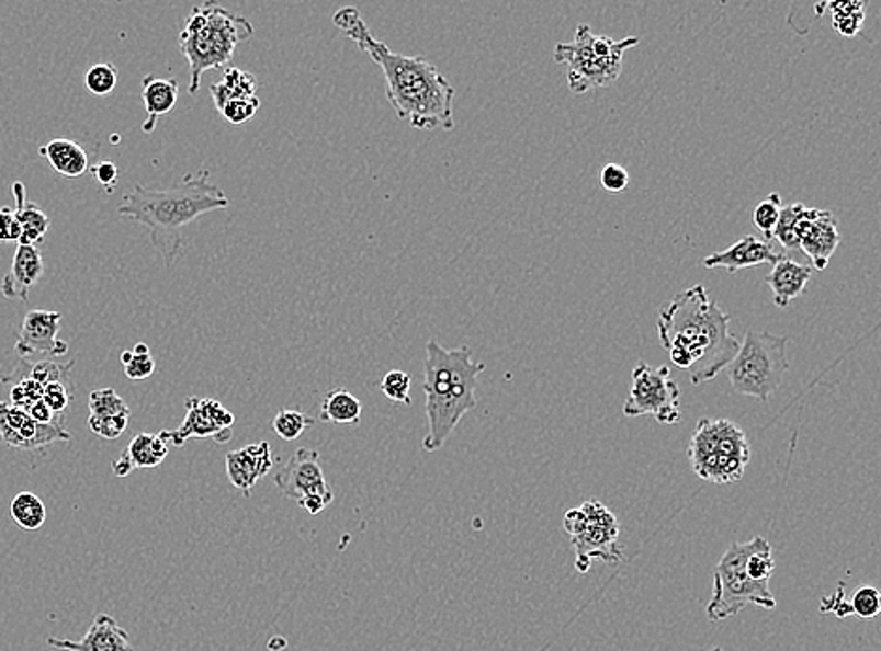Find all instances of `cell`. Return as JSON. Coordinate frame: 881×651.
Returning a JSON list of instances; mask_svg holds the SVG:
<instances>
[{
  "instance_id": "cell-1",
  "label": "cell",
  "mask_w": 881,
  "mask_h": 651,
  "mask_svg": "<svg viewBox=\"0 0 881 651\" xmlns=\"http://www.w3.org/2000/svg\"><path fill=\"white\" fill-rule=\"evenodd\" d=\"M334 23L340 33L352 39L384 72L385 96L398 121L418 130H453L455 89L437 66L425 57H408L389 49L374 38L358 8L337 10Z\"/></svg>"
},
{
  "instance_id": "cell-2",
  "label": "cell",
  "mask_w": 881,
  "mask_h": 651,
  "mask_svg": "<svg viewBox=\"0 0 881 651\" xmlns=\"http://www.w3.org/2000/svg\"><path fill=\"white\" fill-rule=\"evenodd\" d=\"M730 313L709 297L705 286L696 284L675 295L658 318V339L671 363L688 370L693 385L716 378L738 352V340L730 331Z\"/></svg>"
},
{
  "instance_id": "cell-3",
  "label": "cell",
  "mask_w": 881,
  "mask_h": 651,
  "mask_svg": "<svg viewBox=\"0 0 881 651\" xmlns=\"http://www.w3.org/2000/svg\"><path fill=\"white\" fill-rule=\"evenodd\" d=\"M228 207V196L211 181V171L202 170L184 176L170 189L155 190L136 184L123 197L117 213L149 229L153 247L170 267L183 252V229L200 216Z\"/></svg>"
},
{
  "instance_id": "cell-4",
  "label": "cell",
  "mask_w": 881,
  "mask_h": 651,
  "mask_svg": "<svg viewBox=\"0 0 881 651\" xmlns=\"http://www.w3.org/2000/svg\"><path fill=\"white\" fill-rule=\"evenodd\" d=\"M423 370L425 415L429 423L423 449L434 453L444 447L461 419L476 408L477 378L485 365L472 358L466 345L445 350L437 340H429Z\"/></svg>"
},
{
  "instance_id": "cell-5",
  "label": "cell",
  "mask_w": 881,
  "mask_h": 651,
  "mask_svg": "<svg viewBox=\"0 0 881 651\" xmlns=\"http://www.w3.org/2000/svg\"><path fill=\"white\" fill-rule=\"evenodd\" d=\"M255 34V26L247 18L203 2L192 8L179 33V49L189 60L190 94L200 91L203 73L218 70L234 59L237 46Z\"/></svg>"
},
{
  "instance_id": "cell-6",
  "label": "cell",
  "mask_w": 881,
  "mask_h": 651,
  "mask_svg": "<svg viewBox=\"0 0 881 651\" xmlns=\"http://www.w3.org/2000/svg\"><path fill=\"white\" fill-rule=\"evenodd\" d=\"M640 44L637 36L613 39L592 33L590 26L577 25L574 42L556 44L553 59L568 70V87L574 94L613 85L622 70L624 53Z\"/></svg>"
},
{
  "instance_id": "cell-7",
  "label": "cell",
  "mask_w": 881,
  "mask_h": 651,
  "mask_svg": "<svg viewBox=\"0 0 881 651\" xmlns=\"http://www.w3.org/2000/svg\"><path fill=\"white\" fill-rule=\"evenodd\" d=\"M788 342L790 336H777L769 331H746L737 355L725 366L733 391L769 402L780 389L783 374L791 368L786 353Z\"/></svg>"
},
{
  "instance_id": "cell-8",
  "label": "cell",
  "mask_w": 881,
  "mask_h": 651,
  "mask_svg": "<svg viewBox=\"0 0 881 651\" xmlns=\"http://www.w3.org/2000/svg\"><path fill=\"white\" fill-rule=\"evenodd\" d=\"M764 541V537H754L748 542H732V547L720 558L719 566L714 567L712 599L707 606V618L711 621L733 618L748 605L761 606L767 610L777 606L769 584L752 580L746 571V561Z\"/></svg>"
},
{
  "instance_id": "cell-9",
  "label": "cell",
  "mask_w": 881,
  "mask_h": 651,
  "mask_svg": "<svg viewBox=\"0 0 881 651\" xmlns=\"http://www.w3.org/2000/svg\"><path fill=\"white\" fill-rule=\"evenodd\" d=\"M688 450L698 477L720 484L741 481L750 462V443L730 419H701Z\"/></svg>"
},
{
  "instance_id": "cell-10",
  "label": "cell",
  "mask_w": 881,
  "mask_h": 651,
  "mask_svg": "<svg viewBox=\"0 0 881 651\" xmlns=\"http://www.w3.org/2000/svg\"><path fill=\"white\" fill-rule=\"evenodd\" d=\"M564 529L572 537L579 573H588L595 560L603 563L622 560L619 521L603 503L585 502L581 507L572 509L564 516Z\"/></svg>"
},
{
  "instance_id": "cell-11",
  "label": "cell",
  "mask_w": 881,
  "mask_h": 651,
  "mask_svg": "<svg viewBox=\"0 0 881 651\" xmlns=\"http://www.w3.org/2000/svg\"><path fill=\"white\" fill-rule=\"evenodd\" d=\"M622 413L626 418L653 415L658 423L675 424L680 421V391L671 378L669 366H653L640 363L632 372V391L624 402Z\"/></svg>"
},
{
  "instance_id": "cell-12",
  "label": "cell",
  "mask_w": 881,
  "mask_h": 651,
  "mask_svg": "<svg viewBox=\"0 0 881 651\" xmlns=\"http://www.w3.org/2000/svg\"><path fill=\"white\" fill-rule=\"evenodd\" d=\"M187 415L177 431H162L160 437L168 445L183 447L184 443L192 437H213L216 443H228L234 436V423L236 418L231 411L226 410L218 400L213 398H187L184 402Z\"/></svg>"
},
{
  "instance_id": "cell-13",
  "label": "cell",
  "mask_w": 881,
  "mask_h": 651,
  "mask_svg": "<svg viewBox=\"0 0 881 651\" xmlns=\"http://www.w3.org/2000/svg\"><path fill=\"white\" fill-rule=\"evenodd\" d=\"M0 439L12 449L38 450L55 442H70V432L66 431L63 419L39 424L26 411L0 400Z\"/></svg>"
},
{
  "instance_id": "cell-14",
  "label": "cell",
  "mask_w": 881,
  "mask_h": 651,
  "mask_svg": "<svg viewBox=\"0 0 881 651\" xmlns=\"http://www.w3.org/2000/svg\"><path fill=\"white\" fill-rule=\"evenodd\" d=\"M274 484L282 494L295 502H300L308 495H321V498L334 500V490L329 489V484H327L318 450H295L290 462L274 476Z\"/></svg>"
},
{
  "instance_id": "cell-15",
  "label": "cell",
  "mask_w": 881,
  "mask_h": 651,
  "mask_svg": "<svg viewBox=\"0 0 881 651\" xmlns=\"http://www.w3.org/2000/svg\"><path fill=\"white\" fill-rule=\"evenodd\" d=\"M63 316L59 312L49 310H31L26 312L23 326H21L15 353L21 361H26L33 355H44V357H63L68 353V342L57 339Z\"/></svg>"
},
{
  "instance_id": "cell-16",
  "label": "cell",
  "mask_w": 881,
  "mask_h": 651,
  "mask_svg": "<svg viewBox=\"0 0 881 651\" xmlns=\"http://www.w3.org/2000/svg\"><path fill=\"white\" fill-rule=\"evenodd\" d=\"M838 244H840V233L833 213L806 207L803 218L799 221V250L809 255L816 271H823L829 265Z\"/></svg>"
},
{
  "instance_id": "cell-17",
  "label": "cell",
  "mask_w": 881,
  "mask_h": 651,
  "mask_svg": "<svg viewBox=\"0 0 881 651\" xmlns=\"http://www.w3.org/2000/svg\"><path fill=\"white\" fill-rule=\"evenodd\" d=\"M271 469H273V456L268 442L256 443L226 455V473L229 482L247 498H250L258 481L268 476Z\"/></svg>"
},
{
  "instance_id": "cell-18",
  "label": "cell",
  "mask_w": 881,
  "mask_h": 651,
  "mask_svg": "<svg viewBox=\"0 0 881 651\" xmlns=\"http://www.w3.org/2000/svg\"><path fill=\"white\" fill-rule=\"evenodd\" d=\"M47 646L66 651H136L128 632L110 614H99L81 640L49 637Z\"/></svg>"
},
{
  "instance_id": "cell-19",
  "label": "cell",
  "mask_w": 881,
  "mask_h": 651,
  "mask_svg": "<svg viewBox=\"0 0 881 651\" xmlns=\"http://www.w3.org/2000/svg\"><path fill=\"white\" fill-rule=\"evenodd\" d=\"M782 254H777L770 242L757 239L754 235H746L738 239L735 244L724 250L714 252L703 261L707 269H725L727 273H738L741 269L756 267L765 263H777Z\"/></svg>"
},
{
  "instance_id": "cell-20",
  "label": "cell",
  "mask_w": 881,
  "mask_h": 651,
  "mask_svg": "<svg viewBox=\"0 0 881 651\" xmlns=\"http://www.w3.org/2000/svg\"><path fill=\"white\" fill-rule=\"evenodd\" d=\"M44 260L38 247H18L10 273L2 278L0 292L8 300L29 299V289L42 278Z\"/></svg>"
},
{
  "instance_id": "cell-21",
  "label": "cell",
  "mask_w": 881,
  "mask_h": 651,
  "mask_svg": "<svg viewBox=\"0 0 881 651\" xmlns=\"http://www.w3.org/2000/svg\"><path fill=\"white\" fill-rule=\"evenodd\" d=\"M812 273L814 271L809 265L797 263L795 260L782 255L772 265V271L765 278V284L772 292L775 305L778 308L790 307L791 300H795L799 295L804 294V289H806L810 278H812Z\"/></svg>"
},
{
  "instance_id": "cell-22",
  "label": "cell",
  "mask_w": 881,
  "mask_h": 651,
  "mask_svg": "<svg viewBox=\"0 0 881 651\" xmlns=\"http://www.w3.org/2000/svg\"><path fill=\"white\" fill-rule=\"evenodd\" d=\"M177 99H179V81L173 78H157V76H145L142 83V100H144L147 121L142 130L144 134H153L157 128L158 118L168 115L176 110Z\"/></svg>"
},
{
  "instance_id": "cell-23",
  "label": "cell",
  "mask_w": 881,
  "mask_h": 651,
  "mask_svg": "<svg viewBox=\"0 0 881 651\" xmlns=\"http://www.w3.org/2000/svg\"><path fill=\"white\" fill-rule=\"evenodd\" d=\"M12 192L15 196L13 216L21 226V239L18 247H38L39 242L44 241L52 220L36 203L26 202L25 184L20 181L13 183Z\"/></svg>"
},
{
  "instance_id": "cell-24",
  "label": "cell",
  "mask_w": 881,
  "mask_h": 651,
  "mask_svg": "<svg viewBox=\"0 0 881 651\" xmlns=\"http://www.w3.org/2000/svg\"><path fill=\"white\" fill-rule=\"evenodd\" d=\"M39 155L47 158L53 170L66 179H79L89 171L86 149L72 139H53L44 147H39Z\"/></svg>"
},
{
  "instance_id": "cell-25",
  "label": "cell",
  "mask_w": 881,
  "mask_h": 651,
  "mask_svg": "<svg viewBox=\"0 0 881 651\" xmlns=\"http://www.w3.org/2000/svg\"><path fill=\"white\" fill-rule=\"evenodd\" d=\"M256 91H258V79L252 73L245 72L241 68H228L224 72L223 81L211 85V99L216 111H221L231 100L256 96Z\"/></svg>"
},
{
  "instance_id": "cell-26",
  "label": "cell",
  "mask_w": 881,
  "mask_h": 651,
  "mask_svg": "<svg viewBox=\"0 0 881 651\" xmlns=\"http://www.w3.org/2000/svg\"><path fill=\"white\" fill-rule=\"evenodd\" d=\"M361 402L347 389H334L327 392L320 406L321 423L358 424L361 421Z\"/></svg>"
},
{
  "instance_id": "cell-27",
  "label": "cell",
  "mask_w": 881,
  "mask_h": 651,
  "mask_svg": "<svg viewBox=\"0 0 881 651\" xmlns=\"http://www.w3.org/2000/svg\"><path fill=\"white\" fill-rule=\"evenodd\" d=\"M168 450L170 445L163 442L160 434H137L128 445L126 455L134 468H157L166 460Z\"/></svg>"
},
{
  "instance_id": "cell-28",
  "label": "cell",
  "mask_w": 881,
  "mask_h": 651,
  "mask_svg": "<svg viewBox=\"0 0 881 651\" xmlns=\"http://www.w3.org/2000/svg\"><path fill=\"white\" fill-rule=\"evenodd\" d=\"M10 513H12L13 522L25 532L42 528L47 518L46 505L33 492H20V494L13 495Z\"/></svg>"
},
{
  "instance_id": "cell-29",
  "label": "cell",
  "mask_w": 881,
  "mask_h": 651,
  "mask_svg": "<svg viewBox=\"0 0 881 651\" xmlns=\"http://www.w3.org/2000/svg\"><path fill=\"white\" fill-rule=\"evenodd\" d=\"M804 210L806 207L803 203L782 207L772 241L780 242L786 250H799V221L803 218Z\"/></svg>"
},
{
  "instance_id": "cell-30",
  "label": "cell",
  "mask_w": 881,
  "mask_h": 651,
  "mask_svg": "<svg viewBox=\"0 0 881 651\" xmlns=\"http://www.w3.org/2000/svg\"><path fill=\"white\" fill-rule=\"evenodd\" d=\"M833 26L843 36H856L865 23V2H833Z\"/></svg>"
},
{
  "instance_id": "cell-31",
  "label": "cell",
  "mask_w": 881,
  "mask_h": 651,
  "mask_svg": "<svg viewBox=\"0 0 881 651\" xmlns=\"http://www.w3.org/2000/svg\"><path fill=\"white\" fill-rule=\"evenodd\" d=\"M72 368L74 361L60 363V361L46 358V361L34 363V365L29 368V372H26V376L34 379V381L42 385V387L52 384H63L74 389L72 379H70V370H72Z\"/></svg>"
},
{
  "instance_id": "cell-32",
  "label": "cell",
  "mask_w": 881,
  "mask_h": 651,
  "mask_svg": "<svg viewBox=\"0 0 881 651\" xmlns=\"http://www.w3.org/2000/svg\"><path fill=\"white\" fill-rule=\"evenodd\" d=\"M89 415L92 418L128 415L131 418V408L113 389H97L89 395Z\"/></svg>"
},
{
  "instance_id": "cell-33",
  "label": "cell",
  "mask_w": 881,
  "mask_h": 651,
  "mask_svg": "<svg viewBox=\"0 0 881 651\" xmlns=\"http://www.w3.org/2000/svg\"><path fill=\"white\" fill-rule=\"evenodd\" d=\"M782 207V197L778 196L777 192L769 194V197L764 202L757 203L752 220H754V226L764 235V241H772V235H775V228H777L778 220H780Z\"/></svg>"
},
{
  "instance_id": "cell-34",
  "label": "cell",
  "mask_w": 881,
  "mask_h": 651,
  "mask_svg": "<svg viewBox=\"0 0 881 651\" xmlns=\"http://www.w3.org/2000/svg\"><path fill=\"white\" fill-rule=\"evenodd\" d=\"M314 424V419L307 413L297 410H281L273 419V431L284 439V442H295L303 432L308 431Z\"/></svg>"
},
{
  "instance_id": "cell-35",
  "label": "cell",
  "mask_w": 881,
  "mask_h": 651,
  "mask_svg": "<svg viewBox=\"0 0 881 651\" xmlns=\"http://www.w3.org/2000/svg\"><path fill=\"white\" fill-rule=\"evenodd\" d=\"M118 83L117 66L112 62H99L91 66L86 73L87 91L94 96H108L115 91Z\"/></svg>"
},
{
  "instance_id": "cell-36",
  "label": "cell",
  "mask_w": 881,
  "mask_h": 651,
  "mask_svg": "<svg viewBox=\"0 0 881 651\" xmlns=\"http://www.w3.org/2000/svg\"><path fill=\"white\" fill-rule=\"evenodd\" d=\"M380 389L384 392L385 397L389 398L392 402L397 404L411 406V378L410 374L403 370H389L385 374Z\"/></svg>"
},
{
  "instance_id": "cell-37",
  "label": "cell",
  "mask_w": 881,
  "mask_h": 651,
  "mask_svg": "<svg viewBox=\"0 0 881 651\" xmlns=\"http://www.w3.org/2000/svg\"><path fill=\"white\" fill-rule=\"evenodd\" d=\"M849 610L861 619L878 618L881 610V595L874 586H861L849 601Z\"/></svg>"
},
{
  "instance_id": "cell-38",
  "label": "cell",
  "mask_w": 881,
  "mask_h": 651,
  "mask_svg": "<svg viewBox=\"0 0 881 651\" xmlns=\"http://www.w3.org/2000/svg\"><path fill=\"white\" fill-rule=\"evenodd\" d=\"M261 102L258 96H250V99L231 100L228 104L224 105L223 110L218 111L229 124H245L249 123L250 118H255L256 113L260 111Z\"/></svg>"
},
{
  "instance_id": "cell-39",
  "label": "cell",
  "mask_w": 881,
  "mask_h": 651,
  "mask_svg": "<svg viewBox=\"0 0 881 651\" xmlns=\"http://www.w3.org/2000/svg\"><path fill=\"white\" fill-rule=\"evenodd\" d=\"M128 415H115V418H92L89 415V429L92 434L104 437V439H117L125 434L128 429Z\"/></svg>"
},
{
  "instance_id": "cell-40",
  "label": "cell",
  "mask_w": 881,
  "mask_h": 651,
  "mask_svg": "<svg viewBox=\"0 0 881 651\" xmlns=\"http://www.w3.org/2000/svg\"><path fill=\"white\" fill-rule=\"evenodd\" d=\"M42 398L57 415H63L66 408L70 406V400H72V387H66L63 384L46 385L44 387V397Z\"/></svg>"
},
{
  "instance_id": "cell-41",
  "label": "cell",
  "mask_w": 881,
  "mask_h": 651,
  "mask_svg": "<svg viewBox=\"0 0 881 651\" xmlns=\"http://www.w3.org/2000/svg\"><path fill=\"white\" fill-rule=\"evenodd\" d=\"M601 186L611 192V194H619L622 190L628 189L630 184V175L628 171L619 165V163H608L600 175Z\"/></svg>"
},
{
  "instance_id": "cell-42",
  "label": "cell",
  "mask_w": 881,
  "mask_h": 651,
  "mask_svg": "<svg viewBox=\"0 0 881 651\" xmlns=\"http://www.w3.org/2000/svg\"><path fill=\"white\" fill-rule=\"evenodd\" d=\"M155 368H157V363H155V358L150 353L137 355V353L132 352V358L125 365L126 378L142 381V379L150 378Z\"/></svg>"
},
{
  "instance_id": "cell-43",
  "label": "cell",
  "mask_w": 881,
  "mask_h": 651,
  "mask_svg": "<svg viewBox=\"0 0 881 651\" xmlns=\"http://www.w3.org/2000/svg\"><path fill=\"white\" fill-rule=\"evenodd\" d=\"M91 171L94 179H97L108 192H112V190L115 189L118 179V170L115 163L110 162V160H104V162L97 163Z\"/></svg>"
},
{
  "instance_id": "cell-44",
  "label": "cell",
  "mask_w": 881,
  "mask_h": 651,
  "mask_svg": "<svg viewBox=\"0 0 881 651\" xmlns=\"http://www.w3.org/2000/svg\"><path fill=\"white\" fill-rule=\"evenodd\" d=\"M26 413L31 415L33 421H36V423L39 424L57 423L59 419H63V415H57V413H55V411H53L52 408L44 402V398L38 400V402H34V404L29 408Z\"/></svg>"
},
{
  "instance_id": "cell-45",
  "label": "cell",
  "mask_w": 881,
  "mask_h": 651,
  "mask_svg": "<svg viewBox=\"0 0 881 651\" xmlns=\"http://www.w3.org/2000/svg\"><path fill=\"white\" fill-rule=\"evenodd\" d=\"M334 502V500H329V498H321V495H308V498H303L297 502L301 509H305L308 515H320L321 511L329 505V503Z\"/></svg>"
},
{
  "instance_id": "cell-46",
  "label": "cell",
  "mask_w": 881,
  "mask_h": 651,
  "mask_svg": "<svg viewBox=\"0 0 881 651\" xmlns=\"http://www.w3.org/2000/svg\"><path fill=\"white\" fill-rule=\"evenodd\" d=\"M13 220L15 218H13L12 207H2L0 209V244L12 242Z\"/></svg>"
},
{
  "instance_id": "cell-47",
  "label": "cell",
  "mask_w": 881,
  "mask_h": 651,
  "mask_svg": "<svg viewBox=\"0 0 881 651\" xmlns=\"http://www.w3.org/2000/svg\"><path fill=\"white\" fill-rule=\"evenodd\" d=\"M113 473L117 477H128L132 473V469H134V464H132L131 458L126 453L118 456L117 460L112 464Z\"/></svg>"
},
{
  "instance_id": "cell-48",
  "label": "cell",
  "mask_w": 881,
  "mask_h": 651,
  "mask_svg": "<svg viewBox=\"0 0 881 651\" xmlns=\"http://www.w3.org/2000/svg\"><path fill=\"white\" fill-rule=\"evenodd\" d=\"M132 352L137 353V355H144V353H150L149 345L144 344V342H139V344L134 345V350Z\"/></svg>"
},
{
  "instance_id": "cell-49",
  "label": "cell",
  "mask_w": 881,
  "mask_h": 651,
  "mask_svg": "<svg viewBox=\"0 0 881 651\" xmlns=\"http://www.w3.org/2000/svg\"><path fill=\"white\" fill-rule=\"evenodd\" d=\"M709 651H722V650H720V648H712V650Z\"/></svg>"
}]
</instances>
